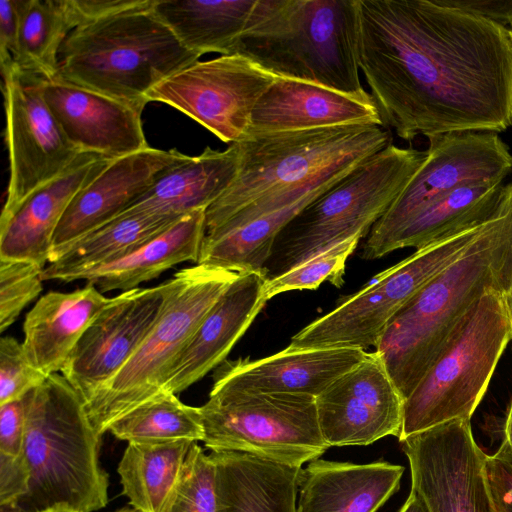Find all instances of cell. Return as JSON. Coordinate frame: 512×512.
I'll return each mask as SVG.
<instances>
[{
	"label": "cell",
	"mask_w": 512,
	"mask_h": 512,
	"mask_svg": "<svg viewBox=\"0 0 512 512\" xmlns=\"http://www.w3.org/2000/svg\"><path fill=\"white\" fill-rule=\"evenodd\" d=\"M204 209L181 216L164 231L114 262L72 275L67 282L85 280L101 292L128 291L173 266L197 264L206 233Z\"/></svg>",
	"instance_id": "obj_28"
},
{
	"label": "cell",
	"mask_w": 512,
	"mask_h": 512,
	"mask_svg": "<svg viewBox=\"0 0 512 512\" xmlns=\"http://www.w3.org/2000/svg\"><path fill=\"white\" fill-rule=\"evenodd\" d=\"M233 54L278 78L361 95L356 0H257Z\"/></svg>",
	"instance_id": "obj_3"
},
{
	"label": "cell",
	"mask_w": 512,
	"mask_h": 512,
	"mask_svg": "<svg viewBox=\"0 0 512 512\" xmlns=\"http://www.w3.org/2000/svg\"><path fill=\"white\" fill-rule=\"evenodd\" d=\"M316 408L330 447L369 445L401 433L404 399L375 351L319 394Z\"/></svg>",
	"instance_id": "obj_17"
},
{
	"label": "cell",
	"mask_w": 512,
	"mask_h": 512,
	"mask_svg": "<svg viewBox=\"0 0 512 512\" xmlns=\"http://www.w3.org/2000/svg\"><path fill=\"white\" fill-rule=\"evenodd\" d=\"M40 512H76V511L67 506H55V507H51V508L42 510Z\"/></svg>",
	"instance_id": "obj_49"
},
{
	"label": "cell",
	"mask_w": 512,
	"mask_h": 512,
	"mask_svg": "<svg viewBox=\"0 0 512 512\" xmlns=\"http://www.w3.org/2000/svg\"><path fill=\"white\" fill-rule=\"evenodd\" d=\"M0 512H24V511L16 504V505H0Z\"/></svg>",
	"instance_id": "obj_50"
},
{
	"label": "cell",
	"mask_w": 512,
	"mask_h": 512,
	"mask_svg": "<svg viewBox=\"0 0 512 512\" xmlns=\"http://www.w3.org/2000/svg\"><path fill=\"white\" fill-rule=\"evenodd\" d=\"M404 467L315 459L301 469L296 512H376L399 488Z\"/></svg>",
	"instance_id": "obj_24"
},
{
	"label": "cell",
	"mask_w": 512,
	"mask_h": 512,
	"mask_svg": "<svg viewBox=\"0 0 512 512\" xmlns=\"http://www.w3.org/2000/svg\"><path fill=\"white\" fill-rule=\"evenodd\" d=\"M9 183L1 217L67 171L83 154L66 137L42 93L43 78L14 64L1 68Z\"/></svg>",
	"instance_id": "obj_13"
},
{
	"label": "cell",
	"mask_w": 512,
	"mask_h": 512,
	"mask_svg": "<svg viewBox=\"0 0 512 512\" xmlns=\"http://www.w3.org/2000/svg\"><path fill=\"white\" fill-rule=\"evenodd\" d=\"M25 437L24 398L0 405V453L22 454Z\"/></svg>",
	"instance_id": "obj_43"
},
{
	"label": "cell",
	"mask_w": 512,
	"mask_h": 512,
	"mask_svg": "<svg viewBox=\"0 0 512 512\" xmlns=\"http://www.w3.org/2000/svg\"><path fill=\"white\" fill-rule=\"evenodd\" d=\"M508 30H509L510 38H511V40H512V24L510 25V28H508Z\"/></svg>",
	"instance_id": "obj_52"
},
{
	"label": "cell",
	"mask_w": 512,
	"mask_h": 512,
	"mask_svg": "<svg viewBox=\"0 0 512 512\" xmlns=\"http://www.w3.org/2000/svg\"><path fill=\"white\" fill-rule=\"evenodd\" d=\"M22 454L30 472L27 494L18 502L24 512L67 506L93 512L108 502V475L99 461L101 435L85 403L59 373L25 397Z\"/></svg>",
	"instance_id": "obj_4"
},
{
	"label": "cell",
	"mask_w": 512,
	"mask_h": 512,
	"mask_svg": "<svg viewBox=\"0 0 512 512\" xmlns=\"http://www.w3.org/2000/svg\"><path fill=\"white\" fill-rule=\"evenodd\" d=\"M267 280L254 272L238 274L204 316L162 390L177 395L225 361L268 301Z\"/></svg>",
	"instance_id": "obj_21"
},
{
	"label": "cell",
	"mask_w": 512,
	"mask_h": 512,
	"mask_svg": "<svg viewBox=\"0 0 512 512\" xmlns=\"http://www.w3.org/2000/svg\"><path fill=\"white\" fill-rule=\"evenodd\" d=\"M358 61L382 125L411 141L512 126L507 27L439 0H356Z\"/></svg>",
	"instance_id": "obj_1"
},
{
	"label": "cell",
	"mask_w": 512,
	"mask_h": 512,
	"mask_svg": "<svg viewBox=\"0 0 512 512\" xmlns=\"http://www.w3.org/2000/svg\"><path fill=\"white\" fill-rule=\"evenodd\" d=\"M238 274L196 264L164 282L163 307L150 332L121 370L85 402L101 436L114 421L162 390L204 316Z\"/></svg>",
	"instance_id": "obj_9"
},
{
	"label": "cell",
	"mask_w": 512,
	"mask_h": 512,
	"mask_svg": "<svg viewBox=\"0 0 512 512\" xmlns=\"http://www.w3.org/2000/svg\"><path fill=\"white\" fill-rule=\"evenodd\" d=\"M30 472L23 454L0 453V505H16L27 494Z\"/></svg>",
	"instance_id": "obj_42"
},
{
	"label": "cell",
	"mask_w": 512,
	"mask_h": 512,
	"mask_svg": "<svg viewBox=\"0 0 512 512\" xmlns=\"http://www.w3.org/2000/svg\"><path fill=\"white\" fill-rule=\"evenodd\" d=\"M155 0H67L75 28L125 11L153 5Z\"/></svg>",
	"instance_id": "obj_41"
},
{
	"label": "cell",
	"mask_w": 512,
	"mask_h": 512,
	"mask_svg": "<svg viewBox=\"0 0 512 512\" xmlns=\"http://www.w3.org/2000/svg\"><path fill=\"white\" fill-rule=\"evenodd\" d=\"M499 449L512 460V399L508 407L503 429V440Z\"/></svg>",
	"instance_id": "obj_46"
},
{
	"label": "cell",
	"mask_w": 512,
	"mask_h": 512,
	"mask_svg": "<svg viewBox=\"0 0 512 512\" xmlns=\"http://www.w3.org/2000/svg\"><path fill=\"white\" fill-rule=\"evenodd\" d=\"M363 237H365L363 234L354 235L316 254L282 275L268 279L266 283L267 299L291 290L316 289L324 281L341 287L344 283L346 261Z\"/></svg>",
	"instance_id": "obj_36"
},
{
	"label": "cell",
	"mask_w": 512,
	"mask_h": 512,
	"mask_svg": "<svg viewBox=\"0 0 512 512\" xmlns=\"http://www.w3.org/2000/svg\"><path fill=\"white\" fill-rule=\"evenodd\" d=\"M443 5L491 20L502 26L512 24V0H439Z\"/></svg>",
	"instance_id": "obj_45"
},
{
	"label": "cell",
	"mask_w": 512,
	"mask_h": 512,
	"mask_svg": "<svg viewBox=\"0 0 512 512\" xmlns=\"http://www.w3.org/2000/svg\"><path fill=\"white\" fill-rule=\"evenodd\" d=\"M18 6L13 64L46 80L57 77L61 48L75 29L67 0H18Z\"/></svg>",
	"instance_id": "obj_34"
},
{
	"label": "cell",
	"mask_w": 512,
	"mask_h": 512,
	"mask_svg": "<svg viewBox=\"0 0 512 512\" xmlns=\"http://www.w3.org/2000/svg\"><path fill=\"white\" fill-rule=\"evenodd\" d=\"M180 217L158 213L121 214L68 245L45 266L42 280L67 282L78 272L114 262L135 251Z\"/></svg>",
	"instance_id": "obj_29"
},
{
	"label": "cell",
	"mask_w": 512,
	"mask_h": 512,
	"mask_svg": "<svg viewBox=\"0 0 512 512\" xmlns=\"http://www.w3.org/2000/svg\"><path fill=\"white\" fill-rule=\"evenodd\" d=\"M108 301L91 284L40 297L23 325L22 344L30 362L46 376L62 372L78 341Z\"/></svg>",
	"instance_id": "obj_25"
},
{
	"label": "cell",
	"mask_w": 512,
	"mask_h": 512,
	"mask_svg": "<svg viewBox=\"0 0 512 512\" xmlns=\"http://www.w3.org/2000/svg\"><path fill=\"white\" fill-rule=\"evenodd\" d=\"M502 299L512 327V264L506 284L502 290Z\"/></svg>",
	"instance_id": "obj_48"
},
{
	"label": "cell",
	"mask_w": 512,
	"mask_h": 512,
	"mask_svg": "<svg viewBox=\"0 0 512 512\" xmlns=\"http://www.w3.org/2000/svg\"><path fill=\"white\" fill-rule=\"evenodd\" d=\"M187 157L177 149L149 147L112 160L67 207L53 237L49 262L77 239L126 211L166 170Z\"/></svg>",
	"instance_id": "obj_19"
},
{
	"label": "cell",
	"mask_w": 512,
	"mask_h": 512,
	"mask_svg": "<svg viewBox=\"0 0 512 512\" xmlns=\"http://www.w3.org/2000/svg\"><path fill=\"white\" fill-rule=\"evenodd\" d=\"M411 491L429 512H495L484 476L485 453L470 420L455 419L405 438Z\"/></svg>",
	"instance_id": "obj_15"
},
{
	"label": "cell",
	"mask_w": 512,
	"mask_h": 512,
	"mask_svg": "<svg viewBox=\"0 0 512 512\" xmlns=\"http://www.w3.org/2000/svg\"><path fill=\"white\" fill-rule=\"evenodd\" d=\"M355 124L383 126L370 93L277 78L255 105L246 137Z\"/></svg>",
	"instance_id": "obj_22"
},
{
	"label": "cell",
	"mask_w": 512,
	"mask_h": 512,
	"mask_svg": "<svg viewBox=\"0 0 512 512\" xmlns=\"http://www.w3.org/2000/svg\"><path fill=\"white\" fill-rule=\"evenodd\" d=\"M43 269L26 261L0 259V332L38 297L43 288Z\"/></svg>",
	"instance_id": "obj_38"
},
{
	"label": "cell",
	"mask_w": 512,
	"mask_h": 512,
	"mask_svg": "<svg viewBox=\"0 0 512 512\" xmlns=\"http://www.w3.org/2000/svg\"><path fill=\"white\" fill-rule=\"evenodd\" d=\"M215 465L194 442L182 480L165 512H216Z\"/></svg>",
	"instance_id": "obj_37"
},
{
	"label": "cell",
	"mask_w": 512,
	"mask_h": 512,
	"mask_svg": "<svg viewBox=\"0 0 512 512\" xmlns=\"http://www.w3.org/2000/svg\"><path fill=\"white\" fill-rule=\"evenodd\" d=\"M108 431L128 443L197 442L204 439L199 407L184 404L176 394L166 390L122 415Z\"/></svg>",
	"instance_id": "obj_35"
},
{
	"label": "cell",
	"mask_w": 512,
	"mask_h": 512,
	"mask_svg": "<svg viewBox=\"0 0 512 512\" xmlns=\"http://www.w3.org/2000/svg\"><path fill=\"white\" fill-rule=\"evenodd\" d=\"M19 32L18 0L0 1V63L1 68L14 62Z\"/></svg>",
	"instance_id": "obj_44"
},
{
	"label": "cell",
	"mask_w": 512,
	"mask_h": 512,
	"mask_svg": "<svg viewBox=\"0 0 512 512\" xmlns=\"http://www.w3.org/2000/svg\"><path fill=\"white\" fill-rule=\"evenodd\" d=\"M484 476L494 511L512 512V460L500 449L485 454Z\"/></svg>",
	"instance_id": "obj_40"
},
{
	"label": "cell",
	"mask_w": 512,
	"mask_h": 512,
	"mask_svg": "<svg viewBox=\"0 0 512 512\" xmlns=\"http://www.w3.org/2000/svg\"><path fill=\"white\" fill-rule=\"evenodd\" d=\"M511 264L512 180L476 240L398 310L379 338L375 352L404 401L470 306L488 290H503Z\"/></svg>",
	"instance_id": "obj_2"
},
{
	"label": "cell",
	"mask_w": 512,
	"mask_h": 512,
	"mask_svg": "<svg viewBox=\"0 0 512 512\" xmlns=\"http://www.w3.org/2000/svg\"><path fill=\"white\" fill-rule=\"evenodd\" d=\"M257 0H155L153 10L199 56L231 55Z\"/></svg>",
	"instance_id": "obj_31"
},
{
	"label": "cell",
	"mask_w": 512,
	"mask_h": 512,
	"mask_svg": "<svg viewBox=\"0 0 512 512\" xmlns=\"http://www.w3.org/2000/svg\"><path fill=\"white\" fill-rule=\"evenodd\" d=\"M199 409L203 442L211 452H245L302 467L330 448L320 431L316 397L311 395L210 393Z\"/></svg>",
	"instance_id": "obj_10"
},
{
	"label": "cell",
	"mask_w": 512,
	"mask_h": 512,
	"mask_svg": "<svg viewBox=\"0 0 512 512\" xmlns=\"http://www.w3.org/2000/svg\"><path fill=\"white\" fill-rule=\"evenodd\" d=\"M277 78L240 54L221 55L186 66L145 98L174 107L233 144L247 136L255 105Z\"/></svg>",
	"instance_id": "obj_14"
},
{
	"label": "cell",
	"mask_w": 512,
	"mask_h": 512,
	"mask_svg": "<svg viewBox=\"0 0 512 512\" xmlns=\"http://www.w3.org/2000/svg\"><path fill=\"white\" fill-rule=\"evenodd\" d=\"M427 155L400 195L373 225L361 257H382L388 241L418 212L467 184L504 180L512 172L508 146L491 131H456L427 137Z\"/></svg>",
	"instance_id": "obj_12"
},
{
	"label": "cell",
	"mask_w": 512,
	"mask_h": 512,
	"mask_svg": "<svg viewBox=\"0 0 512 512\" xmlns=\"http://www.w3.org/2000/svg\"><path fill=\"white\" fill-rule=\"evenodd\" d=\"M44 99L68 140L82 153L117 159L149 148L143 105L124 102L60 77L42 80Z\"/></svg>",
	"instance_id": "obj_18"
},
{
	"label": "cell",
	"mask_w": 512,
	"mask_h": 512,
	"mask_svg": "<svg viewBox=\"0 0 512 512\" xmlns=\"http://www.w3.org/2000/svg\"><path fill=\"white\" fill-rule=\"evenodd\" d=\"M239 167L236 143L224 151L206 147L166 170L122 214L158 213L182 216L206 210L234 181ZM121 215V214H120Z\"/></svg>",
	"instance_id": "obj_27"
},
{
	"label": "cell",
	"mask_w": 512,
	"mask_h": 512,
	"mask_svg": "<svg viewBox=\"0 0 512 512\" xmlns=\"http://www.w3.org/2000/svg\"><path fill=\"white\" fill-rule=\"evenodd\" d=\"M47 377L30 362L21 342L0 339V405L24 398Z\"/></svg>",
	"instance_id": "obj_39"
},
{
	"label": "cell",
	"mask_w": 512,
	"mask_h": 512,
	"mask_svg": "<svg viewBox=\"0 0 512 512\" xmlns=\"http://www.w3.org/2000/svg\"><path fill=\"white\" fill-rule=\"evenodd\" d=\"M194 441L128 443L118 466L123 494L140 512H165Z\"/></svg>",
	"instance_id": "obj_33"
},
{
	"label": "cell",
	"mask_w": 512,
	"mask_h": 512,
	"mask_svg": "<svg viewBox=\"0 0 512 512\" xmlns=\"http://www.w3.org/2000/svg\"><path fill=\"white\" fill-rule=\"evenodd\" d=\"M503 180L460 186L434 200L412 217L385 245L382 257L406 247L420 249L483 223L495 212Z\"/></svg>",
	"instance_id": "obj_30"
},
{
	"label": "cell",
	"mask_w": 512,
	"mask_h": 512,
	"mask_svg": "<svg viewBox=\"0 0 512 512\" xmlns=\"http://www.w3.org/2000/svg\"><path fill=\"white\" fill-rule=\"evenodd\" d=\"M486 221L416 249L412 255L378 275L370 285L296 333L288 346L364 351L370 346L376 347L391 318L468 249Z\"/></svg>",
	"instance_id": "obj_11"
},
{
	"label": "cell",
	"mask_w": 512,
	"mask_h": 512,
	"mask_svg": "<svg viewBox=\"0 0 512 512\" xmlns=\"http://www.w3.org/2000/svg\"><path fill=\"white\" fill-rule=\"evenodd\" d=\"M115 512H140V511H138L134 507H124V508H122L120 510H117Z\"/></svg>",
	"instance_id": "obj_51"
},
{
	"label": "cell",
	"mask_w": 512,
	"mask_h": 512,
	"mask_svg": "<svg viewBox=\"0 0 512 512\" xmlns=\"http://www.w3.org/2000/svg\"><path fill=\"white\" fill-rule=\"evenodd\" d=\"M343 178L330 181L297 201L235 229L219 234H205L197 264L236 273L254 272L264 275L265 264L281 230L308 204Z\"/></svg>",
	"instance_id": "obj_32"
},
{
	"label": "cell",
	"mask_w": 512,
	"mask_h": 512,
	"mask_svg": "<svg viewBox=\"0 0 512 512\" xmlns=\"http://www.w3.org/2000/svg\"><path fill=\"white\" fill-rule=\"evenodd\" d=\"M511 340L502 291L488 290L460 318L405 399L399 441L455 419L471 420Z\"/></svg>",
	"instance_id": "obj_8"
},
{
	"label": "cell",
	"mask_w": 512,
	"mask_h": 512,
	"mask_svg": "<svg viewBox=\"0 0 512 512\" xmlns=\"http://www.w3.org/2000/svg\"><path fill=\"white\" fill-rule=\"evenodd\" d=\"M216 512H296L302 467L238 451H212Z\"/></svg>",
	"instance_id": "obj_26"
},
{
	"label": "cell",
	"mask_w": 512,
	"mask_h": 512,
	"mask_svg": "<svg viewBox=\"0 0 512 512\" xmlns=\"http://www.w3.org/2000/svg\"><path fill=\"white\" fill-rule=\"evenodd\" d=\"M165 284L109 298L72 351L62 375L88 401L133 356L158 319Z\"/></svg>",
	"instance_id": "obj_16"
},
{
	"label": "cell",
	"mask_w": 512,
	"mask_h": 512,
	"mask_svg": "<svg viewBox=\"0 0 512 512\" xmlns=\"http://www.w3.org/2000/svg\"><path fill=\"white\" fill-rule=\"evenodd\" d=\"M111 161L83 153L67 171L32 192L11 214L0 217V259L26 261L45 268L56 228L67 207Z\"/></svg>",
	"instance_id": "obj_23"
},
{
	"label": "cell",
	"mask_w": 512,
	"mask_h": 512,
	"mask_svg": "<svg viewBox=\"0 0 512 512\" xmlns=\"http://www.w3.org/2000/svg\"><path fill=\"white\" fill-rule=\"evenodd\" d=\"M366 355V351L356 348L288 346L262 359L225 360L213 375L210 393H291L317 397Z\"/></svg>",
	"instance_id": "obj_20"
},
{
	"label": "cell",
	"mask_w": 512,
	"mask_h": 512,
	"mask_svg": "<svg viewBox=\"0 0 512 512\" xmlns=\"http://www.w3.org/2000/svg\"><path fill=\"white\" fill-rule=\"evenodd\" d=\"M154 3L75 28L61 48L58 77L146 106L154 86L201 57L156 15Z\"/></svg>",
	"instance_id": "obj_6"
},
{
	"label": "cell",
	"mask_w": 512,
	"mask_h": 512,
	"mask_svg": "<svg viewBox=\"0 0 512 512\" xmlns=\"http://www.w3.org/2000/svg\"><path fill=\"white\" fill-rule=\"evenodd\" d=\"M392 143L389 129L355 124L249 136L236 145L237 175L205 211L206 233L243 208L352 171Z\"/></svg>",
	"instance_id": "obj_5"
},
{
	"label": "cell",
	"mask_w": 512,
	"mask_h": 512,
	"mask_svg": "<svg viewBox=\"0 0 512 512\" xmlns=\"http://www.w3.org/2000/svg\"><path fill=\"white\" fill-rule=\"evenodd\" d=\"M427 152L390 143L301 210L278 234L264 275L272 279L354 235L367 236Z\"/></svg>",
	"instance_id": "obj_7"
},
{
	"label": "cell",
	"mask_w": 512,
	"mask_h": 512,
	"mask_svg": "<svg viewBox=\"0 0 512 512\" xmlns=\"http://www.w3.org/2000/svg\"><path fill=\"white\" fill-rule=\"evenodd\" d=\"M399 512H429L421 499L410 491V494Z\"/></svg>",
	"instance_id": "obj_47"
}]
</instances>
